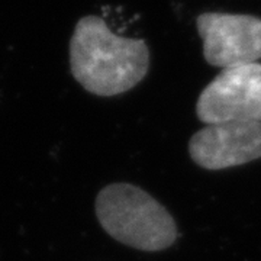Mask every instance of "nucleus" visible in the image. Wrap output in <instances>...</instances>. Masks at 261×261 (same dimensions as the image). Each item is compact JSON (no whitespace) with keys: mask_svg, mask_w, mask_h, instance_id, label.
Segmentation results:
<instances>
[{"mask_svg":"<svg viewBox=\"0 0 261 261\" xmlns=\"http://www.w3.org/2000/svg\"><path fill=\"white\" fill-rule=\"evenodd\" d=\"M70 67L89 93L116 96L147 75L149 51L145 41L112 32L99 16H84L70 41Z\"/></svg>","mask_w":261,"mask_h":261,"instance_id":"nucleus-1","label":"nucleus"},{"mask_svg":"<svg viewBox=\"0 0 261 261\" xmlns=\"http://www.w3.org/2000/svg\"><path fill=\"white\" fill-rule=\"evenodd\" d=\"M96 215L112 238L137 250L161 251L177 238V226L167 209L128 183L102 189L96 197Z\"/></svg>","mask_w":261,"mask_h":261,"instance_id":"nucleus-2","label":"nucleus"},{"mask_svg":"<svg viewBox=\"0 0 261 261\" xmlns=\"http://www.w3.org/2000/svg\"><path fill=\"white\" fill-rule=\"evenodd\" d=\"M196 112L206 125L261 122L260 63L224 68L200 93Z\"/></svg>","mask_w":261,"mask_h":261,"instance_id":"nucleus-3","label":"nucleus"},{"mask_svg":"<svg viewBox=\"0 0 261 261\" xmlns=\"http://www.w3.org/2000/svg\"><path fill=\"white\" fill-rule=\"evenodd\" d=\"M205 60L229 68L257 63L261 58V19L251 15L207 12L197 18Z\"/></svg>","mask_w":261,"mask_h":261,"instance_id":"nucleus-4","label":"nucleus"},{"mask_svg":"<svg viewBox=\"0 0 261 261\" xmlns=\"http://www.w3.org/2000/svg\"><path fill=\"white\" fill-rule=\"evenodd\" d=\"M190 157L206 170L243 166L261 159V122H219L196 132Z\"/></svg>","mask_w":261,"mask_h":261,"instance_id":"nucleus-5","label":"nucleus"}]
</instances>
